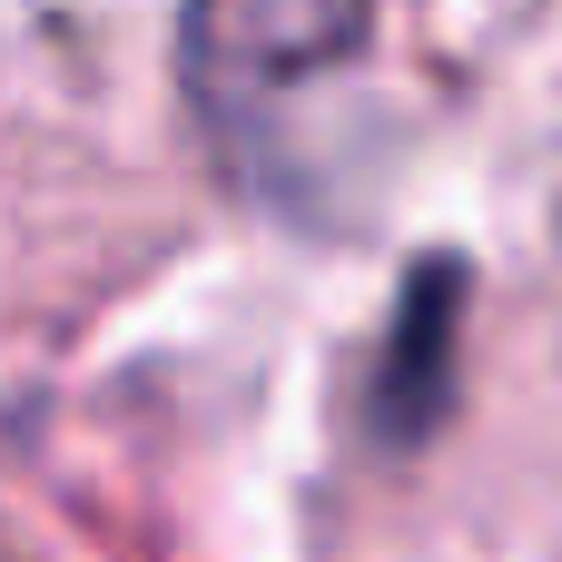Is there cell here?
<instances>
[{
  "label": "cell",
  "instance_id": "cell-1",
  "mask_svg": "<svg viewBox=\"0 0 562 562\" xmlns=\"http://www.w3.org/2000/svg\"><path fill=\"white\" fill-rule=\"evenodd\" d=\"M366 40V0H188V79L217 119L277 99Z\"/></svg>",
  "mask_w": 562,
  "mask_h": 562
},
{
  "label": "cell",
  "instance_id": "cell-2",
  "mask_svg": "<svg viewBox=\"0 0 562 562\" xmlns=\"http://www.w3.org/2000/svg\"><path fill=\"white\" fill-rule=\"evenodd\" d=\"M445 346H454V267H425V296L405 286V316H395V346H385V375H375L385 445H405V435L435 425V405H445Z\"/></svg>",
  "mask_w": 562,
  "mask_h": 562
}]
</instances>
